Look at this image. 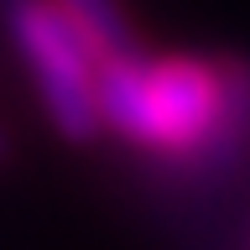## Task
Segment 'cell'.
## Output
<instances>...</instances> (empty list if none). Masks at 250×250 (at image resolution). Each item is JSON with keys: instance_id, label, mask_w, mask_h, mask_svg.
<instances>
[{"instance_id": "3", "label": "cell", "mask_w": 250, "mask_h": 250, "mask_svg": "<svg viewBox=\"0 0 250 250\" xmlns=\"http://www.w3.org/2000/svg\"><path fill=\"white\" fill-rule=\"evenodd\" d=\"M52 5L73 21V31L89 42V52L99 58V68L125 62V58H141L136 26H130V16H125L120 0H52Z\"/></svg>"}, {"instance_id": "1", "label": "cell", "mask_w": 250, "mask_h": 250, "mask_svg": "<svg viewBox=\"0 0 250 250\" xmlns=\"http://www.w3.org/2000/svg\"><path fill=\"white\" fill-rule=\"evenodd\" d=\"M99 115L109 136L172 156L177 172L208 177L229 125L224 68L203 58H125L99 68Z\"/></svg>"}, {"instance_id": "4", "label": "cell", "mask_w": 250, "mask_h": 250, "mask_svg": "<svg viewBox=\"0 0 250 250\" xmlns=\"http://www.w3.org/2000/svg\"><path fill=\"white\" fill-rule=\"evenodd\" d=\"M0 156H5V136H0Z\"/></svg>"}, {"instance_id": "2", "label": "cell", "mask_w": 250, "mask_h": 250, "mask_svg": "<svg viewBox=\"0 0 250 250\" xmlns=\"http://www.w3.org/2000/svg\"><path fill=\"white\" fill-rule=\"evenodd\" d=\"M0 16H5V31H11L21 62H26L31 83H37V99H42L52 130L73 146L94 141L104 130L99 58L73 31V21L52 0H0Z\"/></svg>"}]
</instances>
